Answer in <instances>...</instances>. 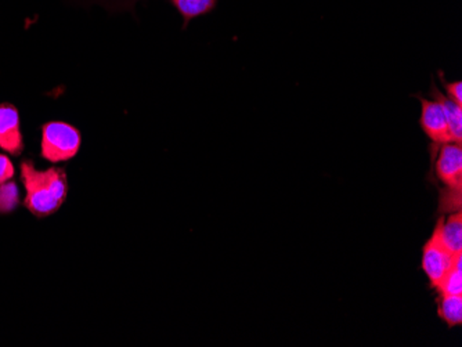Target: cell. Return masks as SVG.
I'll return each mask as SVG.
<instances>
[{"label": "cell", "mask_w": 462, "mask_h": 347, "mask_svg": "<svg viewBox=\"0 0 462 347\" xmlns=\"http://www.w3.org/2000/svg\"><path fill=\"white\" fill-rule=\"evenodd\" d=\"M21 180L24 185V206L33 216L43 219L57 214L69 196V178L61 168L36 169L31 160L21 162Z\"/></svg>", "instance_id": "1"}, {"label": "cell", "mask_w": 462, "mask_h": 347, "mask_svg": "<svg viewBox=\"0 0 462 347\" xmlns=\"http://www.w3.org/2000/svg\"><path fill=\"white\" fill-rule=\"evenodd\" d=\"M41 157L51 163L67 162L77 157L82 134L71 123L51 121L41 128Z\"/></svg>", "instance_id": "2"}, {"label": "cell", "mask_w": 462, "mask_h": 347, "mask_svg": "<svg viewBox=\"0 0 462 347\" xmlns=\"http://www.w3.org/2000/svg\"><path fill=\"white\" fill-rule=\"evenodd\" d=\"M462 255L456 256L443 245L440 237H439L438 230H433L428 242L422 248V271L427 274L430 279V285L433 289H438L439 285L442 284L448 271L453 269L457 259Z\"/></svg>", "instance_id": "3"}, {"label": "cell", "mask_w": 462, "mask_h": 347, "mask_svg": "<svg viewBox=\"0 0 462 347\" xmlns=\"http://www.w3.org/2000/svg\"><path fill=\"white\" fill-rule=\"evenodd\" d=\"M435 175L445 187L462 188V147L457 142L430 147Z\"/></svg>", "instance_id": "4"}, {"label": "cell", "mask_w": 462, "mask_h": 347, "mask_svg": "<svg viewBox=\"0 0 462 347\" xmlns=\"http://www.w3.org/2000/svg\"><path fill=\"white\" fill-rule=\"evenodd\" d=\"M24 136L21 132L20 113L12 103L0 105V150L13 157L24 151Z\"/></svg>", "instance_id": "5"}, {"label": "cell", "mask_w": 462, "mask_h": 347, "mask_svg": "<svg viewBox=\"0 0 462 347\" xmlns=\"http://www.w3.org/2000/svg\"><path fill=\"white\" fill-rule=\"evenodd\" d=\"M421 101V118H420V126H421L428 139L435 146H442L446 142H453L451 140L450 129H448V119L438 101L428 100V98L420 97Z\"/></svg>", "instance_id": "6"}, {"label": "cell", "mask_w": 462, "mask_h": 347, "mask_svg": "<svg viewBox=\"0 0 462 347\" xmlns=\"http://www.w3.org/2000/svg\"><path fill=\"white\" fill-rule=\"evenodd\" d=\"M435 229L438 230L439 237L443 245L450 251L453 255H462V214H451L448 220L440 217Z\"/></svg>", "instance_id": "7"}, {"label": "cell", "mask_w": 462, "mask_h": 347, "mask_svg": "<svg viewBox=\"0 0 462 347\" xmlns=\"http://www.w3.org/2000/svg\"><path fill=\"white\" fill-rule=\"evenodd\" d=\"M430 96H432V100L438 101L445 113L448 129H450L451 140L457 144H462V105H456L448 96L439 92L435 82H432Z\"/></svg>", "instance_id": "8"}, {"label": "cell", "mask_w": 462, "mask_h": 347, "mask_svg": "<svg viewBox=\"0 0 462 347\" xmlns=\"http://www.w3.org/2000/svg\"><path fill=\"white\" fill-rule=\"evenodd\" d=\"M438 315L448 324V328L462 324L461 295H439Z\"/></svg>", "instance_id": "9"}, {"label": "cell", "mask_w": 462, "mask_h": 347, "mask_svg": "<svg viewBox=\"0 0 462 347\" xmlns=\"http://www.w3.org/2000/svg\"><path fill=\"white\" fill-rule=\"evenodd\" d=\"M172 4L183 15L184 24H189L193 18L211 13L217 0H172Z\"/></svg>", "instance_id": "10"}, {"label": "cell", "mask_w": 462, "mask_h": 347, "mask_svg": "<svg viewBox=\"0 0 462 347\" xmlns=\"http://www.w3.org/2000/svg\"><path fill=\"white\" fill-rule=\"evenodd\" d=\"M21 196L17 183L10 180L0 185V215H10L20 206Z\"/></svg>", "instance_id": "11"}, {"label": "cell", "mask_w": 462, "mask_h": 347, "mask_svg": "<svg viewBox=\"0 0 462 347\" xmlns=\"http://www.w3.org/2000/svg\"><path fill=\"white\" fill-rule=\"evenodd\" d=\"M436 291L439 295H461L462 297V256L457 259L453 269L448 271Z\"/></svg>", "instance_id": "12"}, {"label": "cell", "mask_w": 462, "mask_h": 347, "mask_svg": "<svg viewBox=\"0 0 462 347\" xmlns=\"http://www.w3.org/2000/svg\"><path fill=\"white\" fill-rule=\"evenodd\" d=\"M462 188L445 187L439 193V212L457 214L461 212Z\"/></svg>", "instance_id": "13"}, {"label": "cell", "mask_w": 462, "mask_h": 347, "mask_svg": "<svg viewBox=\"0 0 462 347\" xmlns=\"http://www.w3.org/2000/svg\"><path fill=\"white\" fill-rule=\"evenodd\" d=\"M439 77H440V80H442L443 87H445L446 90V96H448L451 101H454L456 105H462L461 82H459V80H457V82H448L443 72H439Z\"/></svg>", "instance_id": "14"}, {"label": "cell", "mask_w": 462, "mask_h": 347, "mask_svg": "<svg viewBox=\"0 0 462 347\" xmlns=\"http://www.w3.org/2000/svg\"><path fill=\"white\" fill-rule=\"evenodd\" d=\"M15 176L14 163L6 154H0V185L13 180Z\"/></svg>", "instance_id": "15"}]
</instances>
